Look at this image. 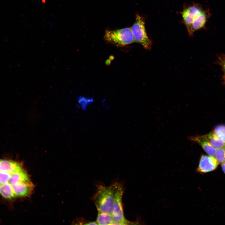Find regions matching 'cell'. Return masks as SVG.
I'll return each mask as SVG.
<instances>
[{"mask_svg": "<svg viewBox=\"0 0 225 225\" xmlns=\"http://www.w3.org/2000/svg\"><path fill=\"white\" fill-rule=\"evenodd\" d=\"M114 183L106 186L98 185L96 191L92 197L98 212L111 213L113 207L114 192Z\"/></svg>", "mask_w": 225, "mask_h": 225, "instance_id": "obj_1", "label": "cell"}, {"mask_svg": "<svg viewBox=\"0 0 225 225\" xmlns=\"http://www.w3.org/2000/svg\"><path fill=\"white\" fill-rule=\"evenodd\" d=\"M113 202L111 213L114 222L113 225H126L131 222L126 219L124 215L122 198L123 193L122 185L118 182H114Z\"/></svg>", "mask_w": 225, "mask_h": 225, "instance_id": "obj_2", "label": "cell"}, {"mask_svg": "<svg viewBox=\"0 0 225 225\" xmlns=\"http://www.w3.org/2000/svg\"><path fill=\"white\" fill-rule=\"evenodd\" d=\"M104 38L108 42L117 46H123L135 42L131 28L106 30Z\"/></svg>", "mask_w": 225, "mask_h": 225, "instance_id": "obj_3", "label": "cell"}, {"mask_svg": "<svg viewBox=\"0 0 225 225\" xmlns=\"http://www.w3.org/2000/svg\"><path fill=\"white\" fill-rule=\"evenodd\" d=\"M131 28L135 42L141 44L145 49L150 50L152 42L147 34L143 18L137 14L135 22Z\"/></svg>", "mask_w": 225, "mask_h": 225, "instance_id": "obj_4", "label": "cell"}, {"mask_svg": "<svg viewBox=\"0 0 225 225\" xmlns=\"http://www.w3.org/2000/svg\"><path fill=\"white\" fill-rule=\"evenodd\" d=\"M219 164L214 157L202 155L200 157L196 170L200 173H205L215 170Z\"/></svg>", "mask_w": 225, "mask_h": 225, "instance_id": "obj_5", "label": "cell"}, {"mask_svg": "<svg viewBox=\"0 0 225 225\" xmlns=\"http://www.w3.org/2000/svg\"><path fill=\"white\" fill-rule=\"evenodd\" d=\"M202 10L198 5H193L186 8L182 12V18L188 32L193 21Z\"/></svg>", "mask_w": 225, "mask_h": 225, "instance_id": "obj_6", "label": "cell"}, {"mask_svg": "<svg viewBox=\"0 0 225 225\" xmlns=\"http://www.w3.org/2000/svg\"><path fill=\"white\" fill-rule=\"evenodd\" d=\"M16 196L24 197L31 192L33 185L30 180L18 182L11 185Z\"/></svg>", "mask_w": 225, "mask_h": 225, "instance_id": "obj_7", "label": "cell"}, {"mask_svg": "<svg viewBox=\"0 0 225 225\" xmlns=\"http://www.w3.org/2000/svg\"><path fill=\"white\" fill-rule=\"evenodd\" d=\"M192 142L199 144L205 152L208 155L215 157L217 149L215 148L203 135L189 138Z\"/></svg>", "mask_w": 225, "mask_h": 225, "instance_id": "obj_8", "label": "cell"}, {"mask_svg": "<svg viewBox=\"0 0 225 225\" xmlns=\"http://www.w3.org/2000/svg\"><path fill=\"white\" fill-rule=\"evenodd\" d=\"M207 19L208 15L205 11L202 10L192 22L190 30L188 32L189 35H192L194 32L203 27Z\"/></svg>", "mask_w": 225, "mask_h": 225, "instance_id": "obj_9", "label": "cell"}, {"mask_svg": "<svg viewBox=\"0 0 225 225\" xmlns=\"http://www.w3.org/2000/svg\"><path fill=\"white\" fill-rule=\"evenodd\" d=\"M18 162L11 160L0 159V171L12 174L22 169Z\"/></svg>", "mask_w": 225, "mask_h": 225, "instance_id": "obj_10", "label": "cell"}, {"mask_svg": "<svg viewBox=\"0 0 225 225\" xmlns=\"http://www.w3.org/2000/svg\"><path fill=\"white\" fill-rule=\"evenodd\" d=\"M29 180L25 171L22 168L10 174L8 183L11 185L16 183Z\"/></svg>", "mask_w": 225, "mask_h": 225, "instance_id": "obj_11", "label": "cell"}, {"mask_svg": "<svg viewBox=\"0 0 225 225\" xmlns=\"http://www.w3.org/2000/svg\"><path fill=\"white\" fill-rule=\"evenodd\" d=\"M203 136L217 150L225 146V141L217 137L212 132Z\"/></svg>", "mask_w": 225, "mask_h": 225, "instance_id": "obj_12", "label": "cell"}, {"mask_svg": "<svg viewBox=\"0 0 225 225\" xmlns=\"http://www.w3.org/2000/svg\"><path fill=\"white\" fill-rule=\"evenodd\" d=\"M98 225H113V220L111 213L98 212L96 220Z\"/></svg>", "mask_w": 225, "mask_h": 225, "instance_id": "obj_13", "label": "cell"}, {"mask_svg": "<svg viewBox=\"0 0 225 225\" xmlns=\"http://www.w3.org/2000/svg\"><path fill=\"white\" fill-rule=\"evenodd\" d=\"M0 194L3 197L8 199H12L16 196L12 185L8 182L0 184Z\"/></svg>", "mask_w": 225, "mask_h": 225, "instance_id": "obj_14", "label": "cell"}, {"mask_svg": "<svg viewBox=\"0 0 225 225\" xmlns=\"http://www.w3.org/2000/svg\"><path fill=\"white\" fill-rule=\"evenodd\" d=\"M218 138L225 141V126H217L212 131Z\"/></svg>", "mask_w": 225, "mask_h": 225, "instance_id": "obj_15", "label": "cell"}, {"mask_svg": "<svg viewBox=\"0 0 225 225\" xmlns=\"http://www.w3.org/2000/svg\"><path fill=\"white\" fill-rule=\"evenodd\" d=\"M214 157L219 163L225 162V146L217 149Z\"/></svg>", "mask_w": 225, "mask_h": 225, "instance_id": "obj_16", "label": "cell"}, {"mask_svg": "<svg viewBox=\"0 0 225 225\" xmlns=\"http://www.w3.org/2000/svg\"><path fill=\"white\" fill-rule=\"evenodd\" d=\"M10 177V174L0 171V184L8 182Z\"/></svg>", "mask_w": 225, "mask_h": 225, "instance_id": "obj_17", "label": "cell"}, {"mask_svg": "<svg viewBox=\"0 0 225 225\" xmlns=\"http://www.w3.org/2000/svg\"><path fill=\"white\" fill-rule=\"evenodd\" d=\"M220 65L222 68L225 76V58H222L220 59Z\"/></svg>", "mask_w": 225, "mask_h": 225, "instance_id": "obj_18", "label": "cell"}, {"mask_svg": "<svg viewBox=\"0 0 225 225\" xmlns=\"http://www.w3.org/2000/svg\"><path fill=\"white\" fill-rule=\"evenodd\" d=\"M221 164L222 171L225 174V162L221 163Z\"/></svg>", "mask_w": 225, "mask_h": 225, "instance_id": "obj_19", "label": "cell"}]
</instances>
